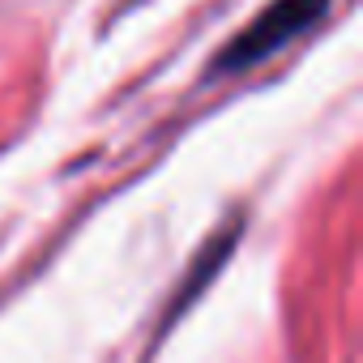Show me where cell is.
I'll list each match as a JSON object with an SVG mask.
<instances>
[{
  "label": "cell",
  "instance_id": "1",
  "mask_svg": "<svg viewBox=\"0 0 363 363\" xmlns=\"http://www.w3.org/2000/svg\"><path fill=\"white\" fill-rule=\"evenodd\" d=\"M329 9V0H274L265 13L252 18V26H244L218 56V69L240 73L252 69L261 60H269L274 52H282L295 35H303L312 22H320V13Z\"/></svg>",
  "mask_w": 363,
  "mask_h": 363
}]
</instances>
